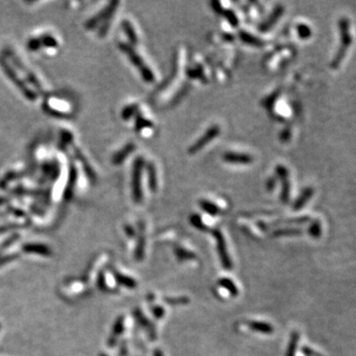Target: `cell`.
<instances>
[{"mask_svg":"<svg viewBox=\"0 0 356 356\" xmlns=\"http://www.w3.org/2000/svg\"><path fill=\"white\" fill-rule=\"evenodd\" d=\"M0 68L2 69L4 75L8 78V80L19 89V91L23 94V96L29 100V101H36L38 98V94L30 89L24 81L20 79L17 72L14 71V69L11 67L10 63H8L7 59L2 55L0 56Z\"/></svg>","mask_w":356,"mask_h":356,"instance_id":"obj_4","label":"cell"},{"mask_svg":"<svg viewBox=\"0 0 356 356\" xmlns=\"http://www.w3.org/2000/svg\"><path fill=\"white\" fill-rule=\"evenodd\" d=\"M223 160L229 164L235 165H249L252 164L254 159L249 154H242V153H233L229 152L223 156Z\"/></svg>","mask_w":356,"mask_h":356,"instance_id":"obj_13","label":"cell"},{"mask_svg":"<svg viewBox=\"0 0 356 356\" xmlns=\"http://www.w3.org/2000/svg\"><path fill=\"white\" fill-rule=\"evenodd\" d=\"M290 138H291V129L290 128L284 129L280 134V140L282 142H287L290 140Z\"/></svg>","mask_w":356,"mask_h":356,"instance_id":"obj_33","label":"cell"},{"mask_svg":"<svg viewBox=\"0 0 356 356\" xmlns=\"http://www.w3.org/2000/svg\"><path fill=\"white\" fill-rule=\"evenodd\" d=\"M23 250L28 254H36L44 257H48L51 255V250L45 245L41 244H27L23 247Z\"/></svg>","mask_w":356,"mask_h":356,"instance_id":"obj_18","label":"cell"},{"mask_svg":"<svg viewBox=\"0 0 356 356\" xmlns=\"http://www.w3.org/2000/svg\"><path fill=\"white\" fill-rule=\"evenodd\" d=\"M78 181V170L75 166L74 163H70V173H69V180H68V184L66 187V191H65V199L66 200H71L73 195H74V191H75V187Z\"/></svg>","mask_w":356,"mask_h":356,"instance_id":"obj_14","label":"cell"},{"mask_svg":"<svg viewBox=\"0 0 356 356\" xmlns=\"http://www.w3.org/2000/svg\"><path fill=\"white\" fill-rule=\"evenodd\" d=\"M163 308H161V307H157V308H155V310H154V313H155V315H156V317L157 318H162V316L164 315V310H162Z\"/></svg>","mask_w":356,"mask_h":356,"instance_id":"obj_38","label":"cell"},{"mask_svg":"<svg viewBox=\"0 0 356 356\" xmlns=\"http://www.w3.org/2000/svg\"><path fill=\"white\" fill-rule=\"evenodd\" d=\"M199 204H200L201 209H202L204 212H206V213H208L209 215H211V216H217V215H219L220 212H221L220 209H219V207H218L216 204H214L213 202L209 201V200L202 199V200L199 201Z\"/></svg>","mask_w":356,"mask_h":356,"instance_id":"obj_22","label":"cell"},{"mask_svg":"<svg viewBox=\"0 0 356 356\" xmlns=\"http://www.w3.org/2000/svg\"><path fill=\"white\" fill-rule=\"evenodd\" d=\"M221 133V128L219 125H212L202 137H200L191 147L188 149V154L195 155L200 152L204 147H206L211 141L216 139Z\"/></svg>","mask_w":356,"mask_h":356,"instance_id":"obj_7","label":"cell"},{"mask_svg":"<svg viewBox=\"0 0 356 356\" xmlns=\"http://www.w3.org/2000/svg\"><path fill=\"white\" fill-rule=\"evenodd\" d=\"M223 16L228 20V22L233 26V27H238L239 26V18L236 15V13L233 10H223L222 13Z\"/></svg>","mask_w":356,"mask_h":356,"instance_id":"obj_27","label":"cell"},{"mask_svg":"<svg viewBox=\"0 0 356 356\" xmlns=\"http://www.w3.org/2000/svg\"><path fill=\"white\" fill-rule=\"evenodd\" d=\"M59 43L55 37L50 34H43L41 36L31 38L27 42V48L31 52H37L43 47L45 48H57Z\"/></svg>","mask_w":356,"mask_h":356,"instance_id":"obj_8","label":"cell"},{"mask_svg":"<svg viewBox=\"0 0 356 356\" xmlns=\"http://www.w3.org/2000/svg\"><path fill=\"white\" fill-rule=\"evenodd\" d=\"M275 173L277 178L281 181V194L280 198L283 203H288L290 199V179H289V172L284 166H277L275 169Z\"/></svg>","mask_w":356,"mask_h":356,"instance_id":"obj_9","label":"cell"},{"mask_svg":"<svg viewBox=\"0 0 356 356\" xmlns=\"http://www.w3.org/2000/svg\"><path fill=\"white\" fill-rule=\"evenodd\" d=\"M313 195H314V188H312V187L305 188L302 191V193L299 195V197L296 199V201L293 205V209L295 211L302 209L306 205V203L312 198Z\"/></svg>","mask_w":356,"mask_h":356,"instance_id":"obj_17","label":"cell"},{"mask_svg":"<svg viewBox=\"0 0 356 356\" xmlns=\"http://www.w3.org/2000/svg\"><path fill=\"white\" fill-rule=\"evenodd\" d=\"M212 233H213V235L216 239V242H217V250H218L220 259L222 261L221 263H222L223 267H225L227 270H231L232 262H231V259L229 258L228 252H227V246H226V242L224 240L223 234L219 230H214Z\"/></svg>","mask_w":356,"mask_h":356,"instance_id":"obj_10","label":"cell"},{"mask_svg":"<svg viewBox=\"0 0 356 356\" xmlns=\"http://www.w3.org/2000/svg\"><path fill=\"white\" fill-rule=\"evenodd\" d=\"M291 344H290V347H289V351H288V356H295V352H296V345H297V342H298V336L296 334H294L292 336V340H291Z\"/></svg>","mask_w":356,"mask_h":356,"instance_id":"obj_32","label":"cell"},{"mask_svg":"<svg viewBox=\"0 0 356 356\" xmlns=\"http://www.w3.org/2000/svg\"><path fill=\"white\" fill-rule=\"evenodd\" d=\"M118 48L122 53H124L128 57L130 62L133 64V66L138 69L144 82H146L147 84H154L156 82V77L153 71L146 65L145 61L141 58V56L135 51V49L131 45L127 43H120L118 44Z\"/></svg>","mask_w":356,"mask_h":356,"instance_id":"obj_3","label":"cell"},{"mask_svg":"<svg viewBox=\"0 0 356 356\" xmlns=\"http://www.w3.org/2000/svg\"><path fill=\"white\" fill-rule=\"evenodd\" d=\"M147 175H148V183L149 188L152 192L156 193L158 191V175H157V169L154 163H148L147 164Z\"/></svg>","mask_w":356,"mask_h":356,"instance_id":"obj_16","label":"cell"},{"mask_svg":"<svg viewBox=\"0 0 356 356\" xmlns=\"http://www.w3.org/2000/svg\"><path fill=\"white\" fill-rule=\"evenodd\" d=\"M145 167V160L142 157H138L134 164L132 170V197L134 202L141 203L143 201L144 193L142 188V175Z\"/></svg>","mask_w":356,"mask_h":356,"instance_id":"obj_6","label":"cell"},{"mask_svg":"<svg viewBox=\"0 0 356 356\" xmlns=\"http://www.w3.org/2000/svg\"><path fill=\"white\" fill-rule=\"evenodd\" d=\"M219 284L220 286H222L223 288L227 289L233 296H237L239 294V290L236 287V285L233 283L232 280L227 279V278H222L219 280Z\"/></svg>","mask_w":356,"mask_h":356,"instance_id":"obj_26","label":"cell"},{"mask_svg":"<svg viewBox=\"0 0 356 356\" xmlns=\"http://www.w3.org/2000/svg\"><path fill=\"white\" fill-rule=\"evenodd\" d=\"M73 134H71L70 132L68 131H62V135H61V145L60 147L62 149H65L66 150V147L67 145L69 144H72L73 143Z\"/></svg>","mask_w":356,"mask_h":356,"instance_id":"obj_29","label":"cell"},{"mask_svg":"<svg viewBox=\"0 0 356 356\" xmlns=\"http://www.w3.org/2000/svg\"><path fill=\"white\" fill-rule=\"evenodd\" d=\"M105 356V355H102V356Z\"/></svg>","mask_w":356,"mask_h":356,"instance_id":"obj_39","label":"cell"},{"mask_svg":"<svg viewBox=\"0 0 356 356\" xmlns=\"http://www.w3.org/2000/svg\"><path fill=\"white\" fill-rule=\"evenodd\" d=\"M284 10H285V8H284V6H283L282 4H277V5H275V7L273 8L271 14L268 16V18H267V20L264 21V22L261 24V26L259 27L260 31H262V32H264V33L269 31V30L275 25V23L281 18V16H282L283 13H284Z\"/></svg>","mask_w":356,"mask_h":356,"instance_id":"obj_11","label":"cell"},{"mask_svg":"<svg viewBox=\"0 0 356 356\" xmlns=\"http://www.w3.org/2000/svg\"><path fill=\"white\" fill-rule=\"evenodd\" d=\"M309 233L311 236H313L314 238H319L322 234V227H321V223L319 221H315L310 229H309Z\"/></svg>","mask_w":356,"mask_h":356,"instance_id":"obj_30","label":"cell"},{"mask_svg":"<svg viewBox=\"0 0 356 356\" xmlns=\"http://www.w3.org/2000/svg\"><path fill=\"white\" fill-rule=\"evenodd\" d=\"M277 179L276 178H269L267 181V189L268 191H272L276 186Z\"/></svg>","mask_w":356,"mask_h":356,"instance_id":"obj_35","label":"cell"},{"mask_svg":"<svg viewBox=\"0 0 356 356\" xmlns=\"http://www.w3.org/2000/svg\"><path fill=\"white\" fill-rule=\"evenodd\" d=\"M288 234H300V231L297 229H287V230H280L276 233V235H288Z\"/></svg>","mask_w":356,"mask_h":356,"instance_id":"obj_36","label":"cell"},{"mask_svg":"<svg viewBox=\"0 0 356 356\" xmlns=\"http://www.w3.org/2000/svg\"><path fill=\"white\" fill-rule=\"evenodd\" d=\"M249 326L252 330L256 332H260L263 334H272L273 328L270 324H267L264 322H250Z\"/></svg>","mask_w":356,"mask_h":356,"instance_id":"obj_23","label":"cell"},{"mask_svg":"<svg viewBox=\"0 0 356 356\" xmlns=\"http://www.w3.org/2000/svg\"><path fill=\"white\" fill-rule=\"evenodd\" d=\"M0 328H1V325H0Z\"/></svg>","mask_w":356,"mask_h":356,"instance_id":"obj_40","label":"cell"},{"mask_svg":"<svg viewBox=\"0 0 356 356\" xmlns=\"http://www.w3.org/2000/svg\"><path fill=\"white\" fill-rule=\"evenodd\" d=\"M239 35H240L241 40H242L244 43L248 44V45L256 46V47H263V46L265 45V42H264L262 39H260V38L254 36L253 34L247 32V31L241 30Z\"/></svg>","mask_w":356,"mask_h":356,"instance_id":"obj_20","label":"cell"},{"mask_svg":"<svg viewBox=\"0 0 356 356\" xmlns=\"http://www.w3.org/2000/svg\"><path fill=\"white\" fill-rule=\"evenodd\" d=\"M136 150V145L134 143H129L126 146H124L120 151L115 153L112 157V164L114 166L122 165L126 159Z\"/></svg>","mask_w":356,"mask_h":356,"instance_id":"obj_15","label":"cell"},{"mask_svg":"<svg viewBox=\"0 0 356 356\" xmlns=\"http://www.w3.org/2000/svg\"><path fill=\"white\" fill-rule=\"evenodd\" d=\"M138 112H139V104H131L124 107L121 113V117L123 118V120L127 121L130 120L132 117H134Z\"/></svg>","mask_w":356,"mask_h":356,"instance_id":"obj_24","label":"cell"},{"mask_svg":"<svg viewBox=\"0 0 356 356\" xmlns=\"http://www.w3.org/2000/svg\"><path fill=\"white\" fill-rule=\"evenodd\" d=\"M296 30H297V34L299 36V38L303 39V40H306V39H309L311 36H312V29L310 26L304 24V23H300L297 25L296 27Z\"/></svg>","mask_w":356,"mask_h":356,"instance_id":"obj_25","label":"cell"},{"mask_svg":"<svg viewBox=\"0 0 356 356\" xmlns=\"http://www.w3.org/2000/svg\"><path fill=\"white\" fill-rule=\"evenodd\" d=\"M18 227L19 226L16 225V224H10V225L0 227V234H2L4 232H7V231H10V229H15V228H18Z\"/></svg>","mask_w":356,"mask_h":356,"instance_id":"obj_37","label":"cell"},{"mask_svg":"<svg viewBox=\"0 0 356 356\" xmlns=\"http://www.w3.org/2000/svg\"><path fill=\"white\" fill-rule=\"evenodd\" d=\"M73 148H74L75 157H76V158L80 161V163L82 164V166H83V168H84V171H85L87 177L89 178V181H90L91 183H95L96 180H97V177H96V174H95V172L93 171L92 167L90 166L88 159L85 157V155L83 154V152H82L81 149H79V148H77V147H75V146H74Z\"/></svg>","mask_w":356,"mask_h":356,"instance_id":"obj_12","label":"cell"},{"mask_svg":"<svg viewBox=\"0 0 356 356\" xmlns=\"http://www.w3.org/2000/svg\"><path fill=\"white\" fill-rule=\"evenodd\" d=\"M154 124L152 121L148 120L147 118H145L141 112L139 111L136 115H135V131L140 133L141 131H143L146 128H153Z\"/></svg>","mask_w":356,"mask_h":356,"instance_id":"obj_21","label":"cell"},{"mask_svg":"<svg viewBox=\"0 0 356 356\" xmlns=\"http://www.w3.org/2000/svg\"><path fill=\"white\" fill-rule=\"evenodd\" d=\"M3 56L5 58H7L10 63L17 69L19 70L23 76L25 77V79L28 81V83L30 85H32L35 89H37L39 92L41 93H45L44 92V89L41 85V83L39 82V80L37 79V77L34 75L33 72H31L24 64L23 62L19 59V57L17 55H15V53L10 49V48H6L4 51H3Z\"/></svg>","mask_w":356,"mask_h":356,"instance_id":"obj_5","label":"cell"},{"mask_svg":"<svg viewBox=\"0 0 356 356\" xmlns=\"http://www.w3.org/2000/svg\"><path fill=\"white\" fill-rule=\"evenodd\" d=\"M122 29L124 31V33L126 34V36L128 37L129 41L131 42L132 45H137L139 43V39L137 36V33L133 27V25L131 24V22L129 20H123L122 21Z\"/></svg>","mask_w":356,"mask_h":356,"instance_id":"obj_19","label":"cell"},{"mask_svg":"<svg viewBox=\"0 0 356 356\" xmlns=\"http://www.w3.org/2000/svg\"><path fill=\"white\" fill-rule=\"evenodd\" d=\"M278 96H279V92H274L273 94H271V95H269L268 97H267V99L264 101V105L267 107V109H271L272 107H273V105H274V103H275V100L278 98Z\"/></svg>","mask_w":356,"mask_h":356,"instance_id":"obj_31","label":"cell"},{"mask_svg":"<svg viewBox=\"0 0 356 356\" xmlns=\"http://www.w3.org/2000/svg\"><path fill=\"white\" fill-rule=\"evenodd\" d=\"M118 5H119V1H117V0H114V1L109 2L101 11H99L96 15H94L93 17H91L90 19H89V20L85 23L86 29L92 30V29H94L95 27H97L100 23H102L98 33H99L101 36L107 35V33H108L109 29H110L111 20H112V18H113V16H114V13H115L116 10H117Z\"/></svg>","mask_w":356,"mask_h":356,"instance_id":"obj_1","label":"cell"},{"mask_svg":"<svg viewBox=\"0 0 356 356\" xmlns=\"http://www.w3.org/2000/svg\"><path fill=\"white\" fill-rule=\"evenodd\" d=\"M116 278L119 283H121L123 286H126L128 288H135L137 286L136 281L128 276H124L120 273H116Z\"/></svg>","mask_w":356,"mask_h":356,"instance_id":"obj_28","label":"cell"},{"mask_svg":"<svg viewBox=\"0 0 356 356\" xmlns=\"http://www.w3.org/2000/svg\"><path fill=\"white\" fill-rule=\"evenodd\" d=\"M339 30L341 36V43L336 53V56L331 63L332 69H338L341 66L349 48L353 43V36L351 33V21L349 18L343 17L339 20Z\"/></svg>","mask_w":356,"mask_h":356,"instance_id":"obj_2","label":"cell"},{"mask_svg":"<svg viewBox=\"0 0 356 356\" xmlns=\"http://www.w3.org/2000/svg\"><path fill=\"white\" fill-rule=\"evenodd\" d=\"M211 6H212L213 10H214L216 13H218V14H221L222 11L224 10L222 4H221L219 1H212V2H211Z\"/></svg>","mask_w":356,"mask_h":356,"instance_id":"obj_34","label":"cell"}]
</instances>
